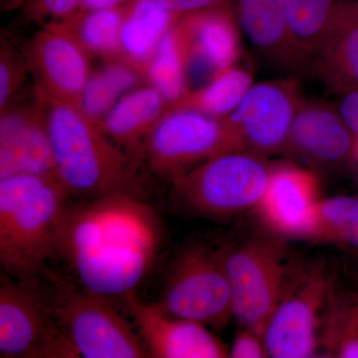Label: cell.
<instances>
[{
    "mask_svg": "<svg viewBox=\"0 0 358 358\" xmlns=\"http://www.w3.org/2000/svg\"><path fill=\"white\" fill-rule=\"evenodd\" d=\"M346 0H286L289 41L303 71L317 60L338 27Z\"/></svg>",
    "mask_w": 358,
    "mask_h": 358,
    "instance_id": "20",
    "label": "cell"
},
{
    "mask_svg": "<svg viewBox=\"0 0 358 358\" xmlns=\"http://www.w3.org/2000/svg\"><path fill=\"white\" fill-rule=\"evenodd\" d=\"M145 79L159 90L171 105L187 92L185 53L174 26L157 46L145 70Z\"/></svg>",
    "mask_w": 358,
    "mask_h": 358,
    "instance_id": "26",
    "label": "cell"
},
{
    "mask_svg": "<svg viewBox=\"0 0 358 358\" xmlns=\"http://www.w3.org/2000/svg\"><path fill=\"white\" fill-rule=\"evenodd\" d=\"M355 143L336 108L303 100L282 152L313 169H339L355 159Z\"/></svg>",
    "mask_w": 358,
    "mask_h": 358,
    "instance_id": "16",
    "label": "cell"
},
{
    "mask_svg": "<svg viewBox=\"0 0 358 358\" xmlns=\"http://www.w3.org/2000/svg\"><path fill=\"white\" fill-rule=\"evenodd\" d=\"M122 299L150 357H229V350L208 327L171 315L157 303H145L134 292Z\"/></svg>",
    "mask_w": 358,
    "mask_h": 358,
    "instance_id": "14",
    "label": "cell"
},
{
    "mask_svg": "<svg viewBox=\"0 0 358 358\" xmlns=\"http://www.w3.org/2000/svg\"><path fill=\"white\" fill-rule=\"evenodd\" d=\"M329 299L331 280L324 264H313L289 281L286 277L281 299L264 334L268 357H315L320 320Z\"/></svg>",
    "mask_w": 358,
    "mask_h": 358,
    "instance_id": "10",
    "label": "cell"
},
{
    "mask_svg": "<svg viewBox=\"0 0 358 358\" xmlns=\"http://www.w3.org/2000/svg\"><path fill=\"white\" fill-rule=\"evenodd\" d=\"M245 39L275 67L303 71L289 41L286 0H230Z\"/></svg>",
    "mask_w": 358,
    "mask_h": 358,
    "instance_id": "18",
    "label": "cell"
},
{
    "mask_svg": "<svg viewBox=\"0 0 358 358\" xmlns=\"http://www.w3.org/2000/svg\"><path fill=\"white\" fill-rule=\"evenodd\" d=\"M0 178L55 173L50 138L35 93L34 102L0 113Z\"/></svg>",
    "mask_w": 358,
    "mask_h": 358,
    "instance_id": "17",
    "label": "cell"
},
{
    "mask_svg": "<svg viewBox=\"0 0 358 358\" xmlns=\"http://www.w3.org/2000/svg\"><path fill=\"white\" fill-rule=\"evenodd\" d=\"M0 357H79L59 327L52 301L42 294L38 284L1 275Z\"/></svg>",
    "mask_w": 358,
    "mask_h": 358,
    "instance_id": "8",
    "label": "cell"
},
{
    "mask_svg": "<svg viewBox=\"0 0 358 358\" xmlns=\"http://www.w3.org/2000/svg\"><path fill=\"white\" fill-rule=\"evenodd\" d=\"M322 200L315 173L287 164L273 167L267 189L256 210L278 234L315 239Z\"/></svg>",
    "mask_w": 358,
    "mask_h": 358,
    "instance_id": "15",
    "label": "cell"
},
{
    "mask_svg": "<svg viewBox=\"0 0 358 358\" xmlns=\"http://www.w3.org/2000/svg\"><path fill=\"white\" fill-rule=\"evenodd\" d=\"M253 84V75L234 64L219 73L203 86L186 92L185 96L171 107L189 108L224 119L237 109Z\"/></svg>",
    "mask_w": 358,
    "mask_h": 358,
    "instance_id": "24",
    "label": "cell"
},
{
    "mask_svg": "<svg viewBox=\"0 0 358 358\" xmlns=\"http://www.w3.org/2000/svg\"><path fill=\"white\" fill-rule=\"evenodd\" d=\"M341 96L336 110L353 136L358 138V90Z\"/></svg>",
    "mask_w": 358,
    "mask_h": 358,
    "instance_id": "32",
    "label": "cell"
},
{
    "mask_svg": "<svg viewBox=\"0 0 358 358\" xmlns=\"http://www.w3.org/2000/svg\"><path fill=\"white\" fill-rule=\"evenodd\" d=\"M169 107L152 85L138 86L122 96L99 126L138 166L148 136Z\"/></svg>",
    "mask_w": 358,
    "mask_h": 358,
    "instance_id": "19",
    "label": "cell"
},
{
    "mask_svg": "<svg viewBox=\"0 0 358 358\" xmlns=\"http://www.w3.org/2000/svg\"><path fill=\"white\" fill-rule=\"evenodd\" d=\"M178 17L157 0H133L127 4L121 34L122 61L145 79V70L157 46Z\"/></svg>",
    "mask_w": 358,
    "mask_h": 358,
    "instance_id": "21",
    "label": "cell"
},
{
    "mask_svg": "<svg viewBox=\"0 0 358 358\" xmlns=\"http://www.w3.org/2000/svg\"><path fill=\"white\" fill-rule=\"evenodd\" d=\"M69 194L56 173L0 178V263L6 275L37 285L57 259L59 224Z\"/></svg>",
    "mask_w": 358,
    "mask_h": 358,
    "instance_id": "3",
    "label": "cell"
},
{
    "mask_svg": "<svg viewBox=\"0 0 358 358\" xmlns=\"http://www.w3.org/2000/svg\"><path fill=\"white\" fill-rule=\"evenodd\" d=\"M339 324L358 331V299L336 315Z\"/></svg>",
    "mask_w": 358,
    "mask_h": 358,
    "instance_id": "33",
    "label": "cell"
},
{
    "mask_svg": "<svg viewBox=\"0 0 358 358\" xmlns=\"http://www.w3.org/2000/svg\"><path fill=\"white\" fill-rule=\"evenodd\" d=\"M164 235L159 214L143 199L69 200L59 224L57 259L84 288L122 298L154 267Z\"/></svg>",
    "mask_w": 358,
    "mask_h": 358,
    "instance_id": "1",
    "label": "cell"
},
{
    "mask_svg": "<svg viewBox=\"0 0 358 358\" xmlns=\"http://www.w3.org/2000/svg\"><path fill=\"white\" fill-rule=\"evenodd\" d=\"M21 2H24L25 3V0H0L2 10L13 9L14 7L20 6Z\"/></svg>",
    "mask_w": 358,
    "mask_h": 358,
    "instance_id": "36",
    "label": "cell"
},
{
    "mask_svg": "<svg viewBox=\"0 0 358 358\" xmlns=\"http://www.w3.org/2000/svg\"><path fill=\"white\" fill-rule=\"evenodd\" d=\"M313 67L324 84L339 95L358 90V20H339Z\"/></svg>",
    "mask_w": 358,
    "mask_h": 358,
    "instance_id": "23",
    "label": "cell"
},
{
    "mask_svg": "<svg viewBox=\"0 0 358 358\" xmlns=\"http://www.w3.org/2000/svg\"><path fill=\"white\" fill-rule=\"evenodd\" d=\"M223 251L233 317L264 336L286 282L284 250L275 240L253 238Z\"/></svg>",
    "mask_w": 358,
    "mask_h": 358,
    "instance_id": "9",
    "label": "cell"
},
{
    "mask_svg": "<svg viewBox=\"0 0 358 358\" xmlns=\"http://www.w3.org/2000/svg\"><path fill=\"white\" fill-rule=\"evenodd\" d=\"M29 66L20 50L4 33L0 42V113L6 110L25 83Z\"/></svg>",
    "mask_w": 358,
    "mask_h": 358,
    "instance_id": "28",
    "label": "cell"
},
{
    "mask_svg": "<svg viewBox=\"0 0 358 358\" xmlns=\"http://www.w3.org/2000/svg\"><path fill=\"white\" fill-rule=\"evenodd\" d=\"M157 1L174 15L182 16L220 6L229 0H157Z\"/></svg>",
    "mask_w": 358,
    "mask_h": 358,
    "instance_id": "31",
    "label": "cell"
},
{
    "mask_svg": "<svg viewBox=\"0 0 358 358\" xmlns=\"http://www.w3.org/2000/svg\"><path fill=\"white\" fill-rule=\"evenodd\" d=\"M26 60L40 95L79 108L91 76V55L60 23H46L25 44Z\"/></svg>",
    "mask_w": 358,
    "mask_h": 358,
    "instance_id": "12",
    "label": "cell"
},
{
    "mask_svg": "<svg viewBox=\"0 0 358 358\" xmlns=\"http://www.w3.org/2000/svg\"><path fill=\"white\" fill-rule=\"evenodd\" d=\"M126 6L107 9H79L60 23L92 58L122 61V25Z\"/></svg>",
    "mask_w": 358,
    "mask_h": 358,
    "instance_id": "22",
    "label": "cell"
},
{
    "mask_svg": "<svg viewBox=\"0 0 358 358\" xmlns=\"http://www.w3.org/2000/svg\"><path fill=\"white\" fill-rule=\"evenodd\" d=\"M233 150L240 148L226 117L169 107L148 136L141 157L152 173L171 182L211 157Z\"/></svg>",
    "mask_w": 358,
    "mask_h": 358,
    "instance_id": "7",
    "label": "cell"
},
{
    "mask_svg": "<svg viewBox=\"0 0 358 358\" xmlns=\"http://www.w3.org/2000/svg\"><path fill=\"white\" fill-rule=\"evenodd\" d=\"M36 93L50 138L55 173L70 199H145L138 164L79 108Z\"/></svg>",
    "mask_w": 358,
    "mask_h": 358,
    "instance_id": "2",
    "label": "cell"
},
{
    "mask_svg": "<svg viewBox=\"0 0 358 358\" xmlns=\"http://www.w3.org/2000/svg\"><path fill=\"white\" fill-rule=\"evenodd\" d=\"M133 0H81L79 9H107L127 6Z\"/></svg>",
    "mask_w": 358,
    "mask_h": 358,
    "instance_id": "34",
    "label": "cell"
},
{
    "mask_svg": "<svg viewBox=\"0 0 358 358\" xmlns=\"http://www.w3.org/2000/svg\"><path fill=\"white\" fill-rule=\"evenodd\" d=\"M81 0H25V11L39 22H62L77 13Z\"/></svg>",
    "mask_w": 358,
    "mask_h": 358,
    "instance_id": "29",
    "label": "cell"
},
{
    "mask_svg": "<svg viewBox=\"0 0 358 358\" xmlns=\"http://www.w3.org/2000/svg\"><path fill=\"white\" fill-rule=\"evenodd\" d=\"M303 99L294 78L254 83L226 117L240 150L260 157L280 154Z\"/></svg>",
    "mask_w": 358,
    "mask_h": 358,
    "instance_id": "11",
    "label": "cell"
},
{
    "mask_svg": "<svg viewBox=\"0 0 358 358\" xmlns=\"http://www.w3.org/2000/svg\"><path fill=\"white\" fill-rule=\"evenodd\" d=\"M174 28L185 53L188 88L190 80L197 77L208 83L236 63L241 32L230 0L179 16Z\"/></svg>",
    "mask_w": 358,
    "mask_h": 358,
    "instance_id": "13",
    "label": "cell"
},
{
    "mask_svg": "<svg viewBox=\"0 0 358 358\" xmlns=\"http://www.w3.org/2000/svg\"><path fill=\"white\" fill-rule=\"evenodd\" d=\"M315 239L358 250V199L336 196L322 199Z\"/></svg>",
    "mask_w": 358,
    "mask_h": 358,
    "instance_id": "27",
    "label": "cell"
},
{
    "mask_svg": "<svg viewBox=\"0 0 358 358\" xmlns=\"http://www.w3.org/2000/svg\"><path fill=\"white\" fill-rule=\"evenodd\" d=\"M57 291L51 300L54 315L79 357H150L140 334L109 296L66 282Z\"/></svg>",
    "mask_w": 358,
    "mask_h": 358,
    "instance_id": "6",
    "label": "cell"
},
{
    "mask_svg": "<svg viewBox=\"0 0 358 358\" xmlns=\"http://www.w3.org/2000/svg\"><path fill=\"white\" fill-rule=\"evenodd\" d=\"M341 20H358V0H346Z\"/></svg>",
    "mask_w": 358,
    "mask_h": 358,
    "instance_id": "35",
    "label": "cell"
},
{
    "mask_svg": "<svg viewBox=\"0 0 358 358\" xmlns=\"http://www.w3.org/2000/svg\"><path fill=\"white\" fill-rule=\"evenodd\" d=\"M355 159L358 164V138H355Z\"/></svg>",
    "mask_w": 358,
    "mask_h": 358,
    "instance_id": "37",
    "label": "cell"
},
{
    "mask_svg": "<svg viewBox=\"0 0 358 358\" xmlns=\"http://www.w3.org/2000/svg\"><path fill=\"white\" fill-rule=\"evenodd\" d=\"M160 308L209 329H223L233 317L229 277L223 248L203 244L181 250L167 272Z\"/></svg>",
    "mask_w": 358,
    "mask_h": 358,
    "instance_id": "5",
    "label": "cell"
},
{
    "mask_svg": "<svg viewBox=\"0 0 358 358\" xmlns=\"http://www.w3.org/2000/svg\"><path fill=\"white\" fill-rule=\"evenodd\" d=\"M265 338L262 334L252 329L242 327L235 336L229 350V357L233 358H263L268 357Z\"/></svg>",
    "mask_w": 358,
    "mask_h": 358,
    "instance_id": "30",
    "label": "cell"
},
{
    "mask_svg": "<svg viewBox=\"0 0 358 358\" xmlns=\"http://www.w3.org/2000/svg\"><path fill=\"white\" fill-rule=\"evenodd\" d=\"M272 171L266 157L243 150H228L171 181L173 194L199 215L229 217L257 208Z\"/></svg>",
    "mask_w": 358,
    "mask_h": 358,
    "instance_id": "4",
    "label": "cell"
},
{
    "mask_svg": "<svg viewBox=\"0 0 358 358\" xmlns=\"http://www.w3.org/2000/svg\"><path fill=\"white\" fill-rule=\"evenodd\" d=\"M140 73L124 61H105L93 70L82 96L79 109L99 124L115 103L140 86Z\"/></svg>",
    "mask_w": 358,
    "mask_h": 358,
    "instance_id": "25",
    "label": "cell"
}]
</instances>
